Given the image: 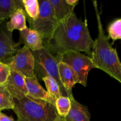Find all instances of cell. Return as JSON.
I'll use <instances>...</instances> for the list:
<instances>
[{
	"mask_svg": "<svg viewBox=\"0 0 121 121\" xmlns=\"http://www.w3.org/2000/svg\"><path fill=\"white\" fill-rule=\"evenodd\" d=\"M98 27V36L94 41L91 57L95 68L99 69L121 83V63L116 48L105 34L97 1H93Z\"/></svg>",
	"mask_w": 121,
	"mask_h": 121,
	"instance_id": "2",
	"label": "cell"
},
{
	"mask_svg": "<svg viewBox=\"0 0 121 121\" xmlns=\"http://www.w3.org/2000/svg\"><path fill=\"white\" fill-rule=\"evenodd\" d=\"M9 67L23 74L26 78L36 77L34 74V59L32 52L24 46L18 48Z\"/></svg>",
	"mask_w": 121,
	"mask_h": 121,
	"instance_id": "7",
	"label": "cell"
},
{
	"mask_svg": "<svg viewBox=\"0 0 121 121\" xmlns=\"http://www.w3.org/2000/svg\"><path fill=\"white\" fill-rule=\"evenodd\" d=\"M47 89V92L52 96L57 99L62 96L60 87L57 82L51 77H45L42 79Z\"/></svg>",
	"mask_w": 121,
	"mask_h": 121,
	"instance_id": "20",
	"label": "cell"
},
{
	"mask_svg": "<svg viewBox=\"0 0 121 121\" xmlns=\"http://www.w3.org/2000/svg\"><path fill=\"white\" fill-rule=\"evenodd\" d=\"M107 31L109 39L113 41L121 39V18L113 21L108 27Z\"/></svg>",
	"mask_w": 121,
	"mask_h": 121,
	"instance_id": "21",
	"label": "cell"
},
{
	"mask_svg": "<svg viewBox=\"0 0 121 121\" xmlns=\"http://www.w3.org/2000/svg\"><path fill=\"white\" fill-rule=\"evenodd\" d=\"M19 8H24L22 0H0V24Z\"/></svg>",
	"mask_w": 121,
	"mask_h": 121,
	"instance_id": "14",
	"label": "cell"
},
{
	"mask_svg": "<svg viewBox=\"0 0 121 121\" xmlns=\"http://www.w3.org/2000/svg\"><path fill=\"white\" fill-rule=\"evenodd\" d=\"M94 40L86 22L74 13L60 21L46 47L52 54L59 56L68 52H85L91 56Z\"/></svg>",
	"mask_w": 121,
	"mask_h": 121,
	"instance_id": "1",
	"label": "cell"
},
{
	"mask_svg": "<svg viewBox=\"0 0 121 121\" xmlns=\"http://www.w3.org/2000/svg\"><path fill=\"white\" fill-rule=\"evenodd\" d=\"M7 27L11 32H13L14 30L21 31L27 28L26 15L24 8H19L12 14L9 17V21H7Z\"/></svg>",
	"mask_w": 121,
	"mask_h": 121,
	"instance_id": "15",
	"label": "cell"
},
{
	"mask_svg": "<svg viewBox=\"0 0 121 121\" xmlns=\"http://www.w3.org/2000/svg\"><path fill=\"white\" fill-rule=\"evenodd\" d=\"M71 106V100L68 96H60L56 99L55 108L57 113L61 118H65L69 113Z\"/></svg>",
	"mask_w": 121,
	"mask_h": 121,
	"instance_id": "18",
	"label": "cell"
},
{
	"mask_svg": "<svg viewBox=\"0 0 121 121\" xmlns=\"http://www.w3.org/2000/svg\"><path fill=\"white\" fill-rule=\"evenodd\" d=\"M70 98L71 109L67 115L62 118L64 121H90V113L87 107L78 102L73 96Z\"/></svg>",
	"mask_w": 121,
	"mask_h": 121,
	"instance_id": "13",
	"label": "cell"
},
{
	"mask_svg": "<svg viewBox=\"0 0 121 121\" xmlns=\"http://www.w3.org/2000/svg\"><path fill=\"white\" fill-rule=\"evenodd\" d=\"M0 121H15L11 117L7 116L4 114L2 112H0Z\"/></svg>",
	"mask_w": 121,
	"mask_h": 121,
	"instance_id": "23",
	"label": "cell"
},
{
	"mask_svg": "<svg viewBox=\"0 0 121 121\" xmlns=\"http://www.w3.org/2000/svg\"><path fill=\"white\" fill-rule=\"evenodd\" d=\"M59 61H63L71 66L78 76V83L87 86L89 72L95 68L90 56L80 52H68L55 56Z\"/></svg>",
	"mask_w": 121,
	"mask_h": 121,
	"instance_id": "6",
	"label": "cell"
},
{
	"mask_svg": "<svg viewBox=\"0 0 121 121\" xmlns=\"http://www.w3.org/2000/svg\"><path fill=\"white\" fill-rule=\"evenodd\" d=\"M22 43L32 52L40 50L45 47L41 35L30 28L20 31V40L17 43V46Z\"/></svg>",
	"mask_w": 121,
	"mask_h": 121,
	"instance_id": "11",
	"label": "cell"
},
{
	"mask_svg": "<svg viewBox=\"0 0 121 121\" xmlns=\"http://www.w3.org/2000/svg\"><path fill=\"white\" fill-rule=\"evenodd\" d=\"M11 73L9 65L0 62V85H4L7 83Z\"/></svg>",
	"mask_w": 121,
	"mask_h": 121,
	"instance_id": "22",
	"label": "cell"
},
{
	"mask_svg": "<svg viewBox=\"0 0 121 121\" xmlns=\"http://www.w3.org/2000/svg\"><path fill=\"white\" fill-rule=\"evenodd\" d=\"M9 78L4 86L12 96L16 99H21L27 96L28 92L26 85V77L15 70L11 68Z\"/></svg>",
	"mask_w": 121,
	"mask_h": 121,
	"instance_id": "9",
	"label": "cell"
},
{
	"mask_svg": "<svg viewBox=\"0 0 121 121\" xmlns=\"http://www.w3.org/2000/svg\"><path fill=\"white\" fill-rule=\"evenodd\" d=\"M32 52L34 59V74L37 79L42 80L45 77L52 78L59 85L62 96H72V93L65 89L60 79L58 59L45 47L40 50Z\"/></svg>",
	"mask_w": 121,
	"mask_h": 121,
	"instance_id": "5",
	"label": "cell"
},
{
	"mask_svg": "<svg viewBox=\"0 0 121 121\" xmlns=\"http://www.w3.org/2000/svg\"><path fill=\"white\" fill-rule=\"evenodd\" d=\"M66 2L69 5L73 7H75L76 5L78 3V0H66Z\"/></svg>",
	"mask_w": 121,
	"mask_h": 121,
	"instance_id": "24",
	"label": "cell"
},
{
	"mask_svg": "<svg viewBox=\"0 0 121 121\" xmlns=\"http://www.w3.org/2000/svg\"><path fill=\"white\" fill-rule=\"evenodd\" d=\"M53 121H64V119H63V118H61L59 115H58L57 117L55 118V119Z\"/></svg>",
	"mask_w": 121,
	"mask_h": 121,
	"instance_id": "25",
	"label": "cell"
},
{
	"mask_svg": "<svg viewBox=\"0 0 121 121\" xmlns=\"http://www.w3.org/2000/svg\"><path fill=\"white\" fill-rule=\"evenodd\" d=\"M39 11L35 19L27 18L31 30L37 32L43 41L44 46L47 47L59 22L55 15L50 0H38Z\"/></svg>",
	"mask_w": 121,
	"mask_h": 121,
	"instance_id": "4",
	"label": "cell"
},
{
	"mask_svg": "<svg viewBox=\"0 0 121 121\" xmlns=\"http://www.w3.org/2000/svg\"><path fill=\"white\" fill-rule=\"evenodd\" d=\"M55 15L59 22L74 13L75 7L66 3V0H50Z\"/></svg>",
	"mask_w": 121,
	"mask_h": 121,
	"instance_id": "16",
	"label": "cell"
},
{
	"mask_svg": "<svg viewBox=\"0 0 121 121\" xmlns=\"http://www.w3.org/2000/svg\"><path fill=\"white\" fill-rule=\"evenodd\" d=\"M14 102L17 121H53L58 115L55 106L44 100L26 96Z\"/></svg>",
	"mask_w": 121,
	"mask_h": 121,
	"instance_id": "3",
	"label": "cell"
},
{
	"mask_svg": "<svg viewBox=\"0 0 121 121\" xmlns=\"http://www.w3.org/2000/svg\"><path fill=\"white\" fill-rule=\"evenodd\" d=\"M7 21L0 24V62L9 65L16 52L17 43L13 40V32L7 27Z\"/></svg>",
	"mask_w": 121,
	"mask_h": 121,
	"instance_id": "8",
	"label": "cell"
},
{
	"mask_svg": "<svg viewBox=\"0 0 121 121\" xmlns=\"http://www.w3.org/2000/svg\"><path fill=\"white\" fill-rule=\"evenodd\" d=\"M26 15L27 18L35 19L37 17L39 11V4L38 0H22Z\"/></svg>",
	"mask_w": 121,
	"mask_h": 121,
	"instance_id": "19",
	"label": "cell"
},
{
	"mask_svg": "<svg viewBox=\"0 0 121 121\" xmlns=\"http://www.w3.org/2000/svg\"><path fill=\"white\" fill-rule=\"evenodd\" d=\"M58 69L60 79L65 89L72 93V89L76 83H78L79 79L73 69L63 61L58 63Z\"/></svg>",
	"mask_w": 121,
	"mask_h": 121,
	"instance_id": "12",
	"label": "cell"
},
{
	"mask_svg": "<svg viewBox=\"0 0 121 121\" xmlns=\"http://www.w3.org/2000/svg\"><path fill=\"white\" fill-rule=\"evenodd\" d=\"M25 80L28 92L27 96L38 100H44L55 106L56 99L49 94L48 92L42 87L36 77L26 78Z\"/></svg>",
	"mask_w": 121,
	"mask_h": 121,
	"instance_id": "10",
	"label": "cell"
},
{
	"mask_svg": "<svg viewBox=\"0 0 121 121\" xmlns=\"http://www.w3.org/2000/svg\"><path fill=\"white\" fill-rule=\"evenodd\" d=\"M14 98L4 85H0V112L5 109H13Z\"/></svg>",
	"mask_w": 121,
	"mask_h": 121,
	"instance_id": "17",
	"label": "cell"
}]
</instances>
